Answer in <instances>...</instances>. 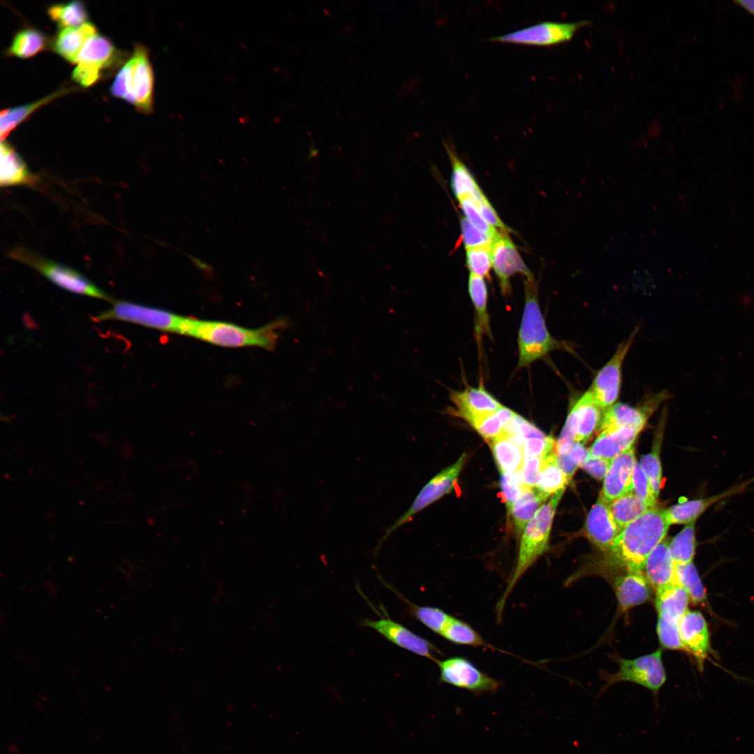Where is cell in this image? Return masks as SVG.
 Returning <instances> with one entry per match:
<instances>
[{
    "instance_id": "6da1fadb",
    "label": "cell",
    "mask_w": 754,
    "mask_h": 754,
    "mask_svg": "<svg viewBox=\"0 0 754 754\" xmlns=\"http://www.w3.org/2000/svg\"><path fill=\"white\" fill-rule=\"evenodd\" d=\"M668 522L664 510H649L628 524L606 552L607 567L621 572L643 570L646 561L667 535Z\"/></svg>"
},
{
    "instance_id": "7a4b0ae2",
    "label": "cell",
    "mask_w": 754,
    "mask_h": 754,
    "mask_svg": "<svg viewBox=\"0 0 754 754\" xmlns=\"http://www.w3.org/2000/svg\"><path fill=\"white\" fill-rule=\"evenodd\" d=\"M288 325L290 322L286 318H277L260 327L249 328L230 322L187 317L182 335L221 347H258L272 350L279 338V330Z\"/></svg>"
},
{
    "instance_id": "3957f363",
    "label": "cell",
    "mask_w": 754,
    "mask_h": 754,
    "mask_svg": "<svg viewBox=\"0 0 754 754\" xmlns=\"http://www.w3.org/2000/svg\"><path fill=\"white\" fill-rule=\"evenodd\" d=\"M565 489L554 494L526 524L520 539L518 556L501 597L497 602L496 614L501 619L506 601L517 583L548 548V541L556 508Z\"/></svg>"
},
{
    "instance_id": "277c9868",
    "label": "cell",
    "mask_w": 754,
    "mask_h": 754,
    "mask_svg": "<svg viewBox=\"0 0 754 754\" xmlns=\"http://www.w3.org/2000/svg\"><path fill=\"white\" fill-rule=\"evenodd\" d=\"M524 285L525 302L518 334V368L528 367L551 351L568 346L554 339L546 326L534 277L525 279Z\"/></svg>"
},
{
    "instance_id": "5b68a950",
    "label": "cell",
    "mask_w": 754,
    "mask_h": 754,
    "mask_svg": "<svg viewBox=\"0 0 754 754\" xmlns=\"http://www.w3.org/2000/svg\"><path fill=\"white\" fill-rule=\"evenodd\" d=\"M154 71L146 47L135 45L134 51L117 73L111 93L149 114L154 108Z\"/></svg>"
},
{
    "instance_id": "8992f818",
    "label": "cell",
    "mask_w": 754,
    "mask_h": 754,
    "mask_svg": "<svg viewBox=\"0 0 754 754\" xmlns=\"http://www.w3.org/2000/svg\"><path fill=\"white\" fill-rule=\"evenodd\" d=\"M10 256L32 267L52 283L72 293L112 302L110 295L77 270L40 257L22 247H16Z\"/></svg>"
},
{
    "instance_id": "52a82bcc",
    "label": "cell",
    "mask_w": 754,
    "mask_h": 754,
    "mask_svg": "<svg viewBox=\"0 0 754 754\" xmlns=\"http://www.w3.org/2000/svg\"><path fill=\"white\" fill-rule=\"evenodd\" d=\"M186 318V317L166 309L126 300H114L109 309L99 313L93 320L122 321L162 332L182 334Z\"/></svg>"
},
{
    "instance_id": "ba28073f",
    "label": "cell",
    "mask_w": 754,
    "mask_h": 754,
    "mask_svg": "<svg viewBox=\"0 0 754 754\" xmlns=\"http://www.w3.org/2000/svg\"><path fill=\"white\" fill-rule=\"evenodd\" d=\"M619 668L614 673H604L601 679L605 681L599 695H603L611 686L622 681L640 685L649 690L653 695L656 709L658 706V695L666 681V674L662 661V650L642 656L635 659H619Z\"/></svg>"
},
{
    "instance_id": "9c48e42d",
    "label": "cell",
    "mask_w": 754,
    "mask_h": 754,
    "mask_svg": "<svg viewBox=\"0 0 754 754\" xmlns=\"http://www.w3.org/2000/svg\"><path fill=\"white\" fill-rule=\"evenodd\" d=\"M465 460L466 454L463 453L452 465L441 471L423 487L409 508L386 528L385 533L376 547V554L394 531L409 522L417 512L452 489Z\"/></svg>"
},
{
    "instance_id": "30bf717a",
    "label": "cell",
    "mask_w": 754,
    "mask_h": 754,
    "mask_svg": "<svg viewBox=\"0 0 754 754\" xmlns=\"http://www.w3.org/2000/svg\"><path fill=\"white\" fill-rule=\"evenodd\" d=\"M442 683L468 690L475 694L495 693L501 683L481 671L470 660L461 656H452L438 660Z\"/></svg>"
},
{
    "instance_id": "8fae6325",
    "label": "cell",
    "mask_w": 754,
    "mask_h": 754,
    "mask_svg": "<svg viewBox=\"0 0 754 754\" xmlns=\"http://www.w3.org/2000/svg\"><path fill=\"white\" fill-rule=\"evenodd\" d=\"M591 24L581 20L572 22L545 21L490 38L492 41L535 46H552L572 39L575 33Z\"/></svg>"
},
{
    "instance_id": "7c38bea8",
    "label": "cell",
    "mask_w": 754,
    "mask_h": 754,
    "mask_svg": "<svg viewBox=\"0 0 754 754\" xmlns=\"http://www.w3.org/2000/svg\"><path fill=\"white\" fill-rule=\"evenodd\" d=\"M637 334H632L620 343L614 355L598 372L589 389L595 403L606 411L616 401L621 390L622 365Z\"/></svg>"
},
{
    "instance_id": "4fadbf2b",
    "label": "cell",
    "mask_w": 754,
    "mask_h": 754,
    "mask_svg": "<svg viewBox=\"0 0 754 754\" xmlns=\"http://www.w3.org/2000/svg\"><path fill=\"white\" fill-rule=\"evenodd\" d=\"M114 52L108 38L95 34L84 45L73 71V79L83 87L94 84L101 77V71L112 61Z\"/></svg>"
},
{
    "instance_id": "5bb4252c",
    "label": "cell",
    "mask_w": 754,
    "mask_h": 754,
    "mask_svg": "<svg viewBox=\"0 0 754 754\" xmlns=\"http://www.w3.org/2000/svg\"><path fill=\"white\" fill-rule=\"evenodd\" d=\"M361 625L374 629L400 648L434 663L438 660L436 655H440L441 651L434 644L388 617L377 620L364 619L361 621Z\"/></svg>"
},
{
    "instance_id": "9a60e30c",
    "label": "cell",
    "mask_w": 754,
    "mask_h": 754,
    "mask_svg": "<svg viewBox=\"0 0 754 754\" xmlns=\"http://www.w3.org/2000/svg\"><path fill=\"white\" fill-rule=\"evenodd\" d=\"M491 252L492 267L498 279L503 294L507 295L510 292V279L514 274H521L525 279L534 277L505 232H500L494 239Z\"/></svg>"
},
{
    "instance_id": "2e32d148",
    "label": "cell",
    "mask_w": 754,
    "mask_h": 754,
    "mask_svg": "<svg viewBox=\"0 0 754 754\" xmlns=\"http://www.w3.org/2000/svg\"><path fill=\"white\" fill-rule=\"evenodd\" d=\"M589 540L599 549L607 552L621 533L610 510L609 502L600 493L586 521Z\"/></svg>"
},
{
    "instance_id": "e0dca14e",
    "label": "cell",
    "mask_w": 754,
    "mask_h": 754,
    "mask_svg": "<svg viewBox=\"0 0 754 754\" xmlns=\"http://www.w3.org/2000/svg\"><path fill=\"white\" fill-rule=\"evenodd\" d=\"M450 399L456 407V414L468 423L492 414L503 405L482 385L468 386L461 391H452Z\"/></svg>"
},
{
    "instance_id": "ac0fdd59",
    "label": "cell",
    "mask_w": 754,
    "mask_h": 754,
    "mask_svg": "<svg viewBox=\"0 0 754 754\" xmlns=\"http://www.w3.org/2000/svg\"><path fill=\"white\" fill-rule=\"evenodd\" d=\"M666 393L658 394L646 402V406L634 408L627 404L617 403L605 411L602 416L598 433L623 427L636 428L642 430L647 421L650 411L656 404L665 399Z\"/></svg>"
},
{
    "instance_id": "d6986e66",
    "label": "cell",
    "mask_w": 754,
    "mask_h": 754,
    "mask_svg": "<svg viewBox=\"0 0 754 754\" xmlns=\"http://www.w3.org/2000/svg\"><path fill=\"white\" fill-rule=\"evenodd\" d=\"M636 461L634 446L611 461L600 492L609 502L632 491L633 473Z\"/></svg>"
},
{
    "instance_id": "ffe728a7",
    "label": "cell",
    "mask_w": 754,
    "mask_h": 754,
    "mask_svg": "<svg viewBox=\"0 0 754 754\" xmlns=\"http://www.w3.org/2000/svg\"><path fill=\"white\" fill-rule=\"evenodd\" d=\"M679 630L684 650L690 653L702 667L710 648L704 617L700 612L688 610L679 623Z\"/></svg>"
},
{
    "instance_id": "44dd1931",
    "label": "cell",
    "mask_w": 754,
    "mask_h": 754,
    "mask_svg": "<svg viewBox=\"0 0 754 754\" xmlns=\"http://www.w3.org/2000/svg\"><path fill=\"white\" fill-rule=\"evenodd\" d=\"M612 582L619 609L623 612L642 605L651 598V586L642 570L623 572L613 577Z\"/></svg>"
},
{
    "instance_id": "7402d4cb",
    "label": "cell",
    "mask_w": 754,
    "mask_h": 754,
    "mask_svg": "<svg viewBox=\"0 0 754 754\" xmlns=\"http://www.w3.org/2000/svg\"><path fill=\"white\" fill-rule=\"evenodd\" d=\"M670 538H665L649 555L643 572L656 591L677 583L671 557Z\"/></svg>"
},
{
    "instance_id": "603a6c76",
    "label": "cell",
    "mask_w": 754,
    "mask_h": 754,
    "mask_svg": "<svg viewBox=\"0 0 754 754\" xmlns=\"http://www.w3.org/2000/svg\"><path fill=\"white\" fill-rule=\"evenodd\" d=\"M642 430L623 427L598 433L587 456L612 460L632 446Z\"/></svg>"
},
{
    "instance_id": "cb8c5ba5",
    "label": "cell",
    "mask_w": 754,
    "mask_h": 754,
    "mask_svg": "<svg viewBox=\"0 0 754 754\" xmlns=\"http://www.w3.org/2000/svg\"><path fill=\"white\" fill-rule=\"evenodd\" d=\"M37 179L15 149L6 142H1L0 184L1 186L33 185Z\"/></svg>"
},
{
    "instance_id": "d4e9b609",
    "label": "cell",
    "mask_w": 754,
    "mask_h": 754,
    "mask_svg": "<svg viewBox=\"0 0 754 754\" xmlns=\"http://www.w3.org/2000/svg\"><path fill=\"white\" fill-rule=\"evenodd\" d=\"M655 606L658 616L665 621L678 624L688 612L690 597L686 590L677 583L656 591Z\"/></svg>"
},
{
    "instance_id": "484cf974",
    "label": "cell",
    "mask_w": 754,
    "mask_h": 754,
    "mask_svg": "<svg viewBox=\"0 0 754 754\" xmlns=\"http://www.w3.org/2000/svg\"><path fill=\"white\" fill-rule=\"evenodd\" d=\"M96 34L94 25L87 22L79 27L61 29L54 40L53 48L68 61L77 63L84 45Z\"/></svg>"
},
{
    "instance_id": "4316f807",
    "label": "cell",
    "mask_w": 754,
    "mask_h": 754,
    "mask_svg": "<svg viewBox=\"0 0 754 754\" xmlns=\"http://www.w3.org/2000/svg\"><path fill=\"white\" fill-rule=\"evenodd\" d=\"M490 443L501 473L513 474L522 471L524 461L523 447L515 441L512 434L503 432Z\"/></svg>"
},
{
    "instance_id": "83f0119b",
    "label": "cell",
    "mask_w": 754,
    "mask_h": 754,
    "mask_svg": "<svg viewBox=\"0 0 754 754\" xmlns=\"http://www.w3.org/2000/svg\"><path fill=\"white\" fill-rule=\"evenodd\" d=\"M468 288L475 309V334L479 341L483 335H491L487 311V288L483 277L470 273Z\"/></svg>"
},
{
    "instance_id": "f1b7e54d",
    "label": "cell",
    "mask_w": 754,
    "mask_h": 754,
    "mask_svg": "<svg viewBox=\"0 0 754 754\" xmlns=\"http://www.w3.org/2000/svg\"><path fill=\"white\" fill-rule=\"evenodd\" d=\"M577 415V429L575 441L584 443L600 424L603 410L595 403L588 390L573 404Z\"/></svg>"
},
{
    "instance_id": "f546056e",
    "label": "cell",
    "mask_w": 754,
    "mask_h": 754,
    "mask_svg": "<svg viewBox=\"0 0 754 754\" xmlns=\"http://www.w3.org/2000/svg\"><path fill=\"white\" fill-rule=\"evenodd\" d=\"M609 505L612 514L621 532L628 524L656 507L638 498L632 492L609 502Z\"/></svg>"
},
{
    "instance_id": "4dcf8cb0",
    "label": "cell",
    "mask_w": 754,
    "mask_h": 754,
    "mask_svg": "<svg viewBox=\"0 0 754 754\" xmlns=\"http://www.w3.org/2000/svg\"><path fill=\"white\" fill-rule=\"evenodd\" d=\"M547 498L535 488L524 487L519 499L514 504L511 512L515 528L521 533L530 519L534 517Z\"/></svg>"
},
{
    "instance_id": "1f68e13d",
    "label": "cell",
    "mask_w": 754,
    "mask_h": 754,
    "mask_svg": "<svg viewBox=\"0 0 754 754\" xmlns=\"http://www.w3.org/2000/svg\"><path fill=\"white\" fill-rule=\"evenodd\" d=\"M558 465L556 451L542 457V466L536 489L546 498L566 489L569 483Z\"/></svg>"
},
{
    "instance_id": "d6a6232c",
    "label": "cell",
    "mask_w": 754,
    "mask_h": 754,
    "mask_svg": "<svg viewBox=\"0 0 754 754\" xmlns=\"http://www.w3.org/2000/svg\"><path fill=\"white\" fill-rule=\"evenodd\" d=\"M445 146L452 167L451 186L454 194L458 200L466 196L473 198L481 189L469 170L453 150L446 143Z\"/></svg>"
},
{
    "instance_id": "836d02e7",
    "label": "cell",
    "mask_w": 754,
    "mask_h": 754,
    "mask_svg": "<svg viewBox=\"0 0 754 754\" xmlns=\"http://www.w3.org/2000/svg\"><path fill=\"white\" fill-rule=\"evenodd\" d=\"M66 92H68V90L61 89L44 97L38 101L2 110L1 112L0 118V135L1 141H3L4 138L10 133V131L24 121L34 110L51 100L56 98L61 94Z\"/></svg>"
},
{
    "instance_id": "e575fe53",
    "label": "cell",
    "mask_w": 754,
    "mask_h": 754,
    "mask_svg": "<svg viewBox=\"0 0 754 754\" xmlns=\"http://www.w3.org/2000/svg\"><path fill=\"white\" fill-rule=\"evenodd\" d=\"M515 414L513 411L503 406L496 412L477 418L468 424L485 440L491 442L501 435L505 427Z\"/></svg>"
},
{
    "instance_id": "d590c367",
    "label": "cell",
    "mask_w": 754,
    "mask_h": 754,
    "mask_svg": "<svg viewBox=\"0 0 754 754\" xmlns=\"http://www.w3.org/2000/svg\"><path fill=\"white\" fill-rule=\"evenodd\" d=\"M440 635L446 640L459 645L491 647L468 623L454 616Z\"/></svg>"
},
{
    "instance_id": "8d00e7d4",
    "label": "cell",
    "mask_w": 754,
    "mask_h": 754,
    "mask_svg": "<svg viewBox=\"0 0 754 754\" xmlns=\"http://www.w3.org/2000/svg\"><path fill=\"white\" fill-rule=\"evenodd\" d=\"M695 523L686 524L670 540L669 548L674 564L693 562L696 547Z\"/></svg>"
},
{
    "instance_id": "74e56055",
    "label": "cell",
    "mask_w": 754,
    "mask_h": 754,
    "mask_svg": "<svg viewBox=\"0 0 754 754\" xmlns=\"http://www.w3.org/2000/svg\"><path fill=\"white\" fill-rule=\"evenodd\" d=\"M674 565L676 582L686 590L690 600L695 603L704 602V587L693 563Z\"/></svg>"
},
{
    "instance_id": "f35d334b",
    "label": "cell",
    "mask_w": 754,
    "mask_h": 754,
    "mask_svg": "<svg viewBox=\"0 0 754 754\" xmlns=\"http://www.w3.org/2000/svg\"><path fill=\"white\" fill-rule=\"evenodd\" d=\"M45 36L39 31L27 29L18 32L8 49L10 54L21 57H31L45 47Z\"/></svg>"
},
{
    "instance_id": "ab89813d",
    "label": "cell",
    "mask_w": 754,
    "mask_h": 754,
    "mask_svg": "<svg viewBox=\"0 0 754 754\" xmlns=\"http://www.w3.org/2000/svg\"><path fill=\"white\" fill-rule=\"evenodd\" d=\"M51 19L62 28L79 27L87 22V13L81 1L52 6L48 9Z\"/></svg>"
},
{
    "instance_id": "60d3db41",
    "label": "cell",
    "mask_w": 754,
    "mask_h": 754,
    "mask_svg": "<svg viewBox=\"0 0 754 754\" xmlns=\"http://www.w3.org/2000/svg\"><path fill=\"white\" fill-rule=\"evenodd\" d=\"M412 614L432 632L441 635L453 616L432 606H418L408 601Z\"/></svg>"
},
{
    "instance_id": "b9f144b4",
    "label": "cell",
    "mask_w": 754,
    "mask_h": 754,
    "mask_svg": "<svg viewBox=\"0 0 754 754\" xmlns=\"http://www.w3.org/2000/svg\"><path fill=\"white\" fill-rule=\"evenodd\" d=\"M754 482V477L736 484L726 490L716 494L707 498L687 500V504L690 510L693 520L700 517L704 512L715 503L723 501L730 496L739 494L745 491L748 487Z\"/></svg>"
},
{
    "instance_id": "7bdbcfd3",
    "label": "cell",
    "mask_w": 754,
    "mask_h": 754,
    "mask_svg": "<svg viewBox=\"0 0 754 754\" xmlns=\"http://www.w3.org/2000/svg\"><path fill=\"white\" fill-rule=\"evenodd\" d=\"M460 207L465 218L477 229L494 239L501 231L489 225L480 214L475 202L471 196L459 199Z\"/></svg>"
},
{
    "instance_id": "ee69618b",
    "label": "cell",
    "mask_w": 754,
    "mask_h": 754,
    "mask_svg": "<svg viewBox=\"0 0 754 754\" xmlns=\"http://www.w3.org/2000/svg\"><path fill=\"white\" fill-rule=\"evenodd\" d=\"M491 246L466 249V259L470 273L483 278L489 276L492 267Z\"/></svg>"
},
{
    "instance_id": "f6af8a7d",
    "label": "cell",
    "mask_w": 754,
    "mask_h": 754,
    "mask_svg": "<svg viewBox=\"0 0 754 754\" xmlns=\"http://www.w3.org/2000/svg\"><path fill=\"white\" fill-rule=\"evenodd\" d=\"M587 454L588 450L584 448V443L575 441L566 453L557 454L558 465L569 481Z\"/></svg>"
},
{
    "instance_id": "bcb514c9",
    "label": "cell",
    "mask_w": 754,
    "mask_h": 754,
    "mask_svg": "<svg viewBox=\"0 0 754 754\" xmlns=\"http://www.w3.org/2000/svg\"><path fill=\"white\" fill-rule=\"evenodd\" d=\"M500 485L503 501L510 515L514 504L520 497L524 487L522 471L513 474L501 473Z\"/></svg>"
},
{
    "instance_id": "7dc6e473",
    "label": "cell",
    "mask_w": 754,
    "mask_h": 754,
    "mask_svg": "<svg viewBox=\"0 0 754 754\" xmlns=\"http://www.w3.org/2000/svg\"><path fill=\"white\" fill-rule=\"evenodd\" d=\"M648 477L655 496L658 498L662 482V469L658 450L642 456L639 462Z\"/></svg>"
},
{
    "instance_id": "c3c4849f",
    "label": "cell",
    "mask_w": 754,
    "mask_h": 754,
    "mask_svg": "<svg viewBox=\"0 0 754 754\" xmlns=\"http://www.w3.org/2000/svg\"><path fill=\"white\" fill-rule=\"evenodd\" d=\"M656 630L659 642L664 648L671 650H684L678 624L670 623L658 616Z\"/></svg>"
},
{
    "instance_id": "681fc988",
    "label": "cell",
    "mask_w": 754,
    "mask_h": 754,
    "mask_svg": "<svg viewBox=\"0 0 754 754\" xmlns=\"http://www.w3.org/2000/svg\"><path fill=\"white\" fill-rule=\"evenodd\" d=\"M631 492L653 506H656L657 497L653 491L648 477L637 461L634 466Z\"/></svg>"
},
{
    "instance_id": "f907efd6",
    "label": "cell",
    "mask_w": 754,
    "mask_h": 754,
    "mask_svg": "<svg viewBox=\"0 0 754 754\" xmlns=\"http://www.w3.org/2000/svg\"><path fill=\"white\" fill-rule=\"evenodd\" d=\"M460 223L462 241L466 249L491 246L494 239L474 227L466 218Z\"/></svg>"
},
{
    "instance_id": "816d5d0a",
    "label": "cell",
    "mask_w": 754,
    "mask_h": 754,
    "mask_svg": "<svg viewBox=\"0 0 754 754\" xmlns=\"http://www.w3.org/2000/svg\"><path fill=\"white\" fill-rule=\"evenodd\" d=\"M556 444L551 436L526 439L523 445L524 459L529 457H543L556 451Z\"/></svg>"
},
{
    "instance_id": "f5cc1de1",
    "label": "cell",
    "mask_w": 754,
    "mask_h": 754,
    "mask_svg": "<svg viewBox=\"0 0 754 754\" xmlns=\"http://www.w3.org/2000/svg\"><path fill=\"white\" fill-rule=\"evenodd\" d=\"M473 200L475 202L480 214L489 225L495 228H498L502 232L507 233L510 231L509 228L501 220L492 205L482 192Z\"/></svg>"
},
{
    "instance_id": "db71d44e",
    "label": "cell",
    "mask_w": 754,
    "mask_h": 754,
    "mask_svg": "<svg viewBox=\"0 0 754 754\" xmlns=\"http://www.w3.org/2000/svg\"><path fill=\"white\" fill-rule=\"evenodd\" d=\"M542 466V457H529L524 459L522 467V481L524 487H536Z\"/></svg>"
},
{
    "instance_id": "11a10c76",
    "label": "cell",
    "mask_w": 754,
    "mask_h": 754,
    "mask_svg": "<svg viewBox=\"0 0 754 754\" xmlns=\"http://www.w3.org/2000/svg\"><path fill=\"white\" fill-rule=\"evenodd\" d=\"M612 460L606 459L589 457L586 455L580 465L584 471L596 480H604Z\"/></svg>"
},
{
    "instance_id": "9f6ffc18",
    "label": "cell",
    "mask_w": 754,
    "mask_h": 754,
    "mask_svg": "<svg viewBox=\"0 0 754 754\" xmlns=\"http://www.w3.org/2000/svg\"><path fill=\"white\" fill-rule=\"evenodd\" d=\"M734 2L737 5L754 16V0H741Z\"/></svg>"
}]
</instances>
